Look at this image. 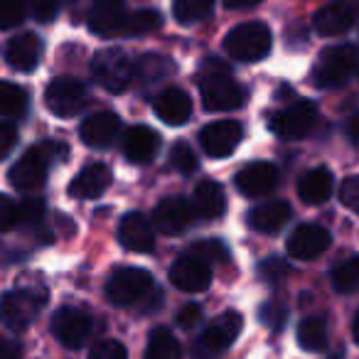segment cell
I'll use <instances>...</instances> for the list:
<instances>
[{"label":"cell","instance_id":"obj_35","mask_svg":"<svg viewBox=\"0 0 359 359\" xmlns=\"http://www.w3.org/2000/svg\"><path fill=\"white\" fill-rule=\"evenodd\" d=\"M170 165H172L177 172L192 175L197 168H200V160H197L195 150H192L185 140H180V143H175L172 150H170Z\"/></svg>","mask_w":359,"mask_h":359},{"label":"cell","instance_id":"obj_13","mask_svg":"<svg viewBox=\"0 0 359 359\" xmlns=\"http://www.w3.org/2000/svg\"><path fill=\"white\" fill-rule=\"evenodd\" d=\"M244 128L239 121H215L200 130V145L210 158H226L239 148Z\"/></svg>","mask_w":359,"mask_h":359},{"label":"cell","instance_id":"obj_18","mask_svg":"<svg viewBox=\"0 0 359 359\" xmlns=\"http://www.w3.org/2000/svg\"><path fill=\"white\" fill-rule=\"evenodd\" d=\"M330 249V231L320 224H300L288 236V256L298 261H313Z\"/></svg>","mask_w":359,"mask_h":359},{"label":"cell","instance_id":"obj_49","mask_svg":"<svg viewBox=\"0 0 359 359\" xmlns=\"http://www.w3.org/2000/svg\"><path fill=\"white\" fill-rule=\"evenodd\" d=\"M347 135H349V140L359 143V116H352V118L347 121Z\"/></svg>","mask_w":359,"mask_h":359},{"label":"cell","instance_id":"obj_1","mask_svg":"<svg viewBox=\"0 0 359 359\" xmlns=\"http://www.w3.org/2000/svg\"><path fill=\"white\" fill-rule=\"evenodd\" d=\"M69 153V148L57 140H47V143L40 145H32L20 160L11 168L8 172V180H11V185L20 192H35L45 185L47 172L50 168L62 160L65 155Z\"/></svg>","mask_w":359,"mask_h":359},{"label":"cell","instance_id":"obj_31","mask_svg":"<svg viewBox=\"0 0 359 359\" xmlns=\"http://www.w3.org/2000/svg\"><path fill=\"white\" fill-rule=\"evenodd\" d=\"M215 0H172V15L180 25H195L212 13Z\"/></svg>","mask_w":359,"mask_h":359},{"label":"cell","instance_id":"obj_50","mask_svg":"<svg viewBox=\"0 0 359 359\" xmlns=\"http://www.w3.org/2000/svg\"><path fill=\"white\" fill-rule=\"evenodd\" d=\"M352 332H354V339H357V344H359V313H357V318H354Z\"/></svg>","mask_w":359,"mask_h":359},{"label":"cell","instance_id":"obj_16","mask_svg":"<svg viewBox=\"0 0 359 359\" xmlns=\"http://www.w3.org/2000/svg\"><path fill=\"white\" fill-rule=\"evenodd\" d=\"M357 8L349 0H332L323 6L313 18V27L320 37H339L354 25Z\"/></svg>","mask_w":359,"mask_h":359},{"label":"cell","instance_id":"obj_40","mask_svg":"<svg viewBox=\"0 0 359 359\" xmlns=\"http://www.w3.org/2000/svg\"><path fill=\"white\" fill-rule=\"evenodd\" d=\"M89 359H128V352L116 339H104L89 352Z\"/></svg>","mask_w":359,"mask_h":359},{"label":"cell","instance_id":"obj_12","mask_svg":"<svg viewBox=\"0 0 359 359\" xmlns=\"http://www.w3.org/2000/svg\"><path fill=\"white\" fill-rule=\"evenodd\" d=\"M128 8L123 0H94L89 11V30L99 37H123L128 22Z\"/></svg>","mask_w":359,"mask_h":359},{"label":"cell","instance_id":"obj_19","mask_svg":"<svg viewBox=\"0 0 359 359\" xmlns=\"http://www.w3.org/2000/svg\"><path fill=\"white\" fill-rule=\"evenodd\" d=\"M121 133V121L111 111H99V114H91L89 118L81 121L79 126V138L84 140V145L96 150H104L118 138Z\"/></svg>","mask_w":359,"mask_h":359},{"label":"cell","instance_id":"obj_41","mask_svg":"<svg viewBox=\"0 0 359 359\" xmlns=\"http://www.w3.org/2000/svg\"><path fill=\"white\" fill-rule=\"evenodd\" d=\"M259 315H261V323H264L269 330H273V332L283 330V325H285V308H283V305L266 303L264 308L259 310Z\"/></svg>","mask_w":359,"mask_h":359},{"label":"cell","instance_id":"obj_2","mask_svg":"<svg viewBox=\"0 0 359 359\" xmlns=\"http://www.w3.org/2000/svg\"><path fill=\"white\" fill-rule=\"evenodd\" d=\"M359 67V50L354 45H332L323 50L313 67V84L320 89H339Z\"/></svg>","mask_w":359,"mask_h":359},{"label":"cell","instance_id":"obj_9","mask_svg":"<svg viewBox=\"0 0 359 359\" xmlns=\"http://www.w3.org/2000/svg\"><path fill=\"white\" fill-rule=\"evenodd\" d=\"M150 288H153V276L148 271L126 266V269L111 273L109 283H106V298L118 308H123V305H133L140 298H145Z\"/></svg>","mask_w":359,"mask_h":359},{"label":"cell","instance_id":"obj_46","mask_svg":"<svg viewBox=\"0 0 359 359\" xmlns=\"http://www.w3.org/2000/svg\"><path fill=\"white\" fill-rule=\"evenodd\" d=\"M200 320H202V308L197 303L185 305V308L177 313V325H180V327H185V330L195 327Z\"/></svg>","mask_w":359,"mask_h":359},{"label":"cell","instance_id":"obj_17","mask_svg":"<svg viewBox=\"0 0 359 359\" xmlns=\"http://www.w3.org/2000/svg\"><path fill=\"white\" fill-rule=\"evenodd\" d=\"M192 222H195V212H192V205L185 197H168L153 212V224L163 234L170 236L187 231L192 226Z\"/></svg>","mask_w":359,"mask_h":359},{"label":"cell","instance_id":"obj_10","mask_svg":"<svg viewBox=\"0 0 359 359\" xmlns=\"http://www.w3.org/2000/svg\"><path fill=\"white\" fill-rule=\"evenodd\" d=\"M269 126L283 140L305 138L318 126V109L310 101H298V104L288 106V109L278 111V114H271Z\"/></svg>","mask_w":359,"mask_h":359},{"label":"cell","instance_id":"obj_8","mask_svg":"<svg viewBox=\"0 0 359 359\" xmlns=\"http://www.w3.org/2000/svg\"><path fill=\"white\" fill-rule=\"evenodd\" d=\"M45 104L60 118H72V116L81 114L84 106L89 104V89L84 86V81L74 79V76H57L47 86Z\"/></svg>","mask_w":359,"mask_h":359},{"label":"cell","instance_id":"obj_15","mask_svg":"<svg viewBox=\"0 0 359 359\" xmlns=\"http://www.w3.org/2000/svg\"><path fill=\"white\" fill-rule=\"evenodd\" d=\"M170 280H172L175 288H180L182 293H202V290L210 288L212 269H210V264H205V261L192 254L180 256V259L170 266Z\"/></svg>","mask_w":359,"mask_h":359},{"label":"cell","instance_id":"obj_38","mask_svg":"<svg viewBox=\"0 0 359 359\" xmlns=\"http://www.w3.org/2000/svg\"><path fill=\"white\" fill-rule=\"evenodd\" d=\"M290 266L285 264V259H280V256H269V259H264L259 266H256V273H259V278H264L266 283H278V280H283L285 276H288Z\"/></svg>","mask_w":359,"mask_h":359},{"label":"cell","instance_id":"obj_26","mask_svg":"<svg viewBox=\"0 0 359 359\" xmlns=\"http://www.w3.org/2000/svg\"><path fill=\"white\" fill-rule=\"evenodd\" d=\"M153 111L168 126H182L192 116V101L182 89H165L163 94L155 96Z\"/></svg>","mask_w":359,"mask_h":359},{"label":"cell","instance_id":"obj_4","mask_svg":"<svg viewBox=\"0 0 359 359\" xmlns=\"http://www.w3.org/2000/svg\"><path fill=\"white\" fill-rule=\"evenodd\" d=\"M224 50L236 62H259L271 52V30L269 25L254 20L236 25L224 37Z\"/></svg>","mask_w":359,"mask_h":359},{"label":"cell","instance_id":"obj_7","mask_svg":"<svg viewBox=\"0 0 359 359\" xmlns=\"http://www.w3.org/2000/svg\"><path fill=\"white\" fill-rule=\"evenodd\" d=\"M47 303V293L40 288H18L3 295L0 300V315L6 320L8 327L25 330L35 323L40 310Z\"/></svg>","mask_w":359,"mask_h":359},{"label":"cell","instance_id":"obj_28","mask_svg":"<svg viewBox=\"0 0 359 359\" xmlns=\"http://www.w3.org/2000/svg\"><path fill=\"white\" fill-rule=\"evenodd\" d=\"M145 359H182V347H180L177 337H172L170 330L155 327L148 337Z\"/></svg>","mask_w":359,"mask_h":359},{"label":"cell","instance_id":"obj_29","mask_svg":"<svg viewBox=\"0 0 359 359\" xmlns=\"http://www.w3.org/2000/svg\"><path fill=\"white\" fill-rule=\"evenodd\" d=\"M298 344L305 352H323L327 347V325L323 318H305L298 325Z\"/></svg>","mask_w":359,"mask_h":359},{"label":"cell","instance_id":"obj_24","mask_svg":"<svg viewBox=\"0 0 359 359\" xmlns=\"http://www.w3.org/2000/svg\"><path fill=\"white\" fill-rule=\"evenodd\" d=\"M290 215H293V210H290L288 202L271 200V202L256 205L254 210L249 212L246 222H249V226L254 231H261V234H276V231H280L285 224H288Z\"/></svg>","mask_w":359,"mask_h":359},{"label":"cell","instance_id":"obj_32","mask_svg":"<svg viewBox=\"0 0 359 359\" xmlns=\"http://www.w3.org/2000/svg\"><path fill=\"white\" fill-rule=\"evenodd\" d=\"M172 72H175L172 62L160 55H145V57H140L138 67L133 65V76L140 74L143 81H148V84H155V81L165 79V76L172 74Z\"/></svg>","mask_w":359,"mask_h":359},{"label":"cell","instance_id":"obj_33","mask_svg":"<svg viewBox=\"0 0 359 359\" xmlns=\"http://www.w3.org/2000/svg\"><path fill=\"white\" fill-rule=\"evenodd\" d=\"M332 288L337 293H354V290H359V256H352V259L334 266Z\"/></svg>","mask_w":359,"mask_h":359},{"label":"cell","instance_id":"obj_37","mask_svg":"<svg viewBox=\"0 0 359 359\" xmlns=\"http://www.w3.org/2000/svg\"><path fill=\"white\" fill-rule=\"evenodd\" d=\"M27 15L25 0H0V30H13Z\"/></svg>","mask_w":359,"mask_h":359},{"label":"cell","instance_id":"obj_36","mask_svg":"<svg viewBox=\"0 0 359 359\" xmlns=\"http://www.w3.org/2000/svg\"><path fill=\"white\" fill-rule=\"evenodd\" d=\"M190 254L197 256V259H202L205 264H222V261L229 259V249H226V246L222 244L219 239L197 241V244H192Z\"/></svg>","mask_w":359,"mask_h":359},{"label":"cell","instance_id":"obj_34","mask_svg":"<svg viewBox=\"0 0 359 359\" xmlns=\"http://www.w3.org/2000/svg\"><path fill=\"white\" fill-rule=\"evenodd\" d=\"M163 25V18H160L158 11H138L130 13L128 22H126L123 37H138V35H148V32H155Z\"/></svg>","mask_w":359,"mask_h":359},{"label":"cell","instance_id":"obj_43","mask_svg":"<svg viewBox=\"0 0 359 359\" xmlns=\"http://www.w3.org/2000/svg\"><path fill=\"white\" fill-rule=\"evenodd\" d=\"M42 215H45L42 200L30 197V200H25L20 207H18V224H20V222H25V224H37V222L42 219Z\"/></svg>","mask_w":359,"mask_h":359},{"label":"cell","instance_id":"obj_22","mask_svg":"<svg viewBox=\"0 0 359 359\" xmlns=\"http://www.w3.org/2000/svg\"><path fill=\"white\" fill-rule=\"evenodd\" d=\"M192 212L197 219L205 222H217L226 212V195L224 187L215 180H202L200 185L192 192Z\"/></svg>","mask_w":359,"mask_h":359},{"label":"cell","instance_id":"obj_11","mask_svg":"<svg viewBox=\"0 0 359 359\" xmlns=\"http://www.w3.org/2000/svg\"><path fill=\"white\" fill-rule=\"evenodd\" d=\"M91 327H94V323H91L89 315L79 308H72V305L60 308L55 313V318H52V334H55V337L60 339V344H65L67 349L84 347L91 334Z\"/></svg>","mask_w":359,"mask_h":359},{"label":"cell","instance_id":"obj_30","mask_svg":"<svg viewBox=\"0 0 359 359\" xmlns=\"http://www.w3.org/2000/svg\"><path fill=\"white\" fill-rule=\"evenodd\" d=\"M27 109V94L22 86L13 81H0V118H15L25 114Z\"/></svg>","mask_w":359,"mask_h":359},{"label":"cell","instance_id":"obj_44","mask_svg":"<svg viewBox=\"0 0 359 359\" xmlns=\"http://www.w3.org/2000/svg\"><path fill=\"white\" fill-rule=\"evenodd\" d=\"M18 224V205L0 192V231H11Z\"/></svg>","mask_w":359,"mask_h":359},{"label":"cell","instance_id":"obj_39","mask_svg":"<svg viewBox=\"0 0 359 359\" xmlns=\"http://www.w3.org/2000/svg\"><path fill=\"white\" fill-rule=\"evenodd\" d=\"M25 3L37 22H52L60 13V0H25Z\"/></svg>","mask_w":359,"mask_h":359},{"label":"cell","instance_id":"obj_25","mask_svg":"<svg viewBox=\"0 0 359 359\" xmlns=\"http://www.w3.org/2000/svg\"><path fill=\"white\" fill-rule=\"evenodd\" d=\"M160 150V135L148 126H133L123 135V155L135 165L150 163Z\"/></svg>","mask_w":359,"mask_h":359},{"label":"cell","instance_id":"obj_21","mask_svg":"<svg viewBox=\"0 0 359 359\" xmlns=\"http://www.w3.org/2000/svg\"><path fill=\"white\" fill-rule=\"evenodd\" d=\"M118 241L123 249L133 251V254H148L155 246V234L150 219L140 212H128L118 224Z\"/></svg>","mask_w":359,"mask_h":359},{"label":"cell","instance_id":"obj_6","mask_svg":"<svg viewBox=\"0 0 359 359\" xmlns=\"http://www.w3.org/2000/svg\"><path fill=\"white\" fill-rule=\"evenodd\" d=\"M200 96L202 106L207 111H234L244 104V89L234 81V76L224 69L207 72L200 79Z\"/></svg>","mask_w":359,"mask_h":359},{"label":"cell","instance_id":"obj_42","mask_svg":"<svg viewBox=\"0 0 359 359\" xmlns=\"http://www.w3.org/2000/svg\"><path fill=\"white\" fill-rule=\"evenodd\" d=\"M339 202L349 212L359 215V177H347L339 187Z\"/></svg>","mask_w":359,"mask_h":359},{"label":"cell","instance_id":"obj_5","mask_svg":"<svg viewBox=\"0 0 359 359\" xmlns=\"http://www.w3.org/2000/svg\"><path fill=\"white\" fill-rule=\"evenodd\" d=\"M241 327H244V318L236 310H226L222 313L205 332L197 337V342L192 344V357L195 359H215L222 352L234 344V339L239 337Z\"/></svg>","mask_w":359,"mask_h":359},{"label":"cell","instance_id":"obj_23","mask_svg":"<svg viewBox=\"0 0 359 359\" xmlns=\"http://www.w3.org/2000/svg\"><path fill=\"white\" fill-rule=\"evenodd\" d=\"M111 187V170L101 163L86 165L69 182V195L74 200H96Z\"/></svg>","mask_w":359,"mask_h":359},{"label":"cell","instance_id":"obj_14","mask_svg":"<svg viewBox=\"0 0 359 359\" xmlns=\"http://www.w3.org/2000/svg\"><path fill=\"white\" fill-rule=\"evenodd\" d=\"M280 172L273 163H249L236 172V190L246 197H266L278 187Z\"/></svg>","mask_w":359,"mask_h":359},{"label":"cell","instance_id":"obj_47","mask_svg":"<svg viewBox=\"0 0 359 359\" xmlns=\"http://www.w3.org/2000/svg\"><path fill=\"white\" fill-rule=\"evenodd\" d=\"M0 359H20V344L11 337H0Z\"/></svg>","mask_w":359,"mask_h":359},{"label":"cell","instance_id":"obj_3","mask_svg":"<svg viewBox=\"0 0 359 359\" xmlns=\"http://www.w3.org/2000/svg\"><path fill=\"white\" fill-rule=\"evenodd\" d=\"M91 74L101 89L111 94H123L133 81V62L121 47H106L91 60Z\"/></svg>","mask_w":359,"mask_h":359},{"label":"cell","instance_id":"obj_20","mask_svg":"<svg viewBox=\"0 0 359 359\" xmlns=\"http://www.w3.org/2000/svg\"><path fill=\"white\" fill-rule=\"evenodd\" d=\"M42 60V40L35 32H20L15 35L6 47V62L11 69L30 74L37 69Z\"/></svg>","mask_w":359,"mask_h":359},{"label":"cell","instance_id":"obj_48","mask_svg":"<svg viewBox=\"0 0 359 359\" xmlns=\"http://www.w3.org/2000/svg\"><path fill=\"white\" fill-rule=\"evenodd\" d=\"M264 0H224V8L229 11H244V8H256Z\"/></svg>","mask_w":359,"mask_h":359},{"label":"cell","instance_id":"obj_45","mask_svg":"<svg viewBox=\"0 0 359 359\" xmlns=\"http://www.w3.org/2000/svg\"><path fill=\"white\" fill-rule=\"evenodd\" d=\"M18 143V128L11 121H0V160H6Z\"/></svg>","mask_w":359,"mask_h":359},{"label":"cell","instance_id":"obj_27","mask_svg":"<svg viewBox=\"0 0 359 359\" xmlns=\"http://www.w3.org/2000/svg\"><path fill=\"white\" fill-rule=\"evenodd\" d=\"M334 180L327 168H313L300 177L298 197L305 205H325L332 195Z\"/></svg>","mask_w":359,"mask_h":359},{"label":"cell","instance_id":"obj_51","mask_svg":"<svg viewBox=\"0 0 359 359\" xmlns=\"http://www.w3.org/2000/svg\"><path fill=\"white\" fill-rule=\"evenodd\" d=\"M69 3H76V0H69Z\"/></svg>","mask_w":359,"mask_h":359}]
</instances>
